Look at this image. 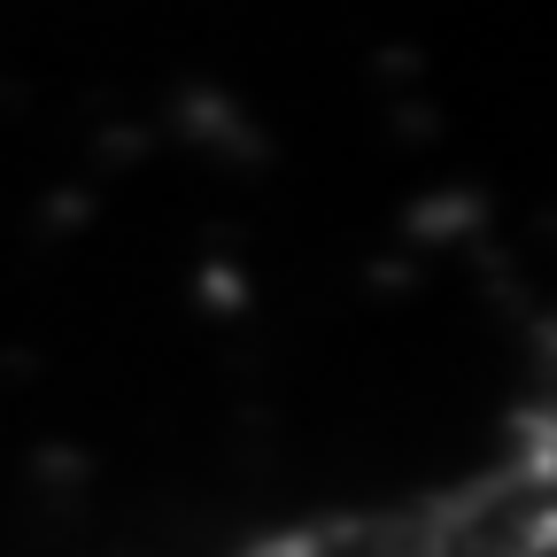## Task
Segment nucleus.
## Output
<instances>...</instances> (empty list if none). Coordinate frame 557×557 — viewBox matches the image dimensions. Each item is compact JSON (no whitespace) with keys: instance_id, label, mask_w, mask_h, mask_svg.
<instances>
[{"instance_id":"f257e3e1","label":"nucleus","mask_w":557,"mask_h":557,"mask_svg":"<svg viewBox=\"0 0 557 557\" xmlns=\"http://www.w3.org/2000/svg\"><path fill=\"white\" fill-rule=\"evenodd\" d=\"M240 557H557V442L549 418L519 426L472 457L465 472H442L410 496L287 527Z\"/></svg>"}]
</instances>
